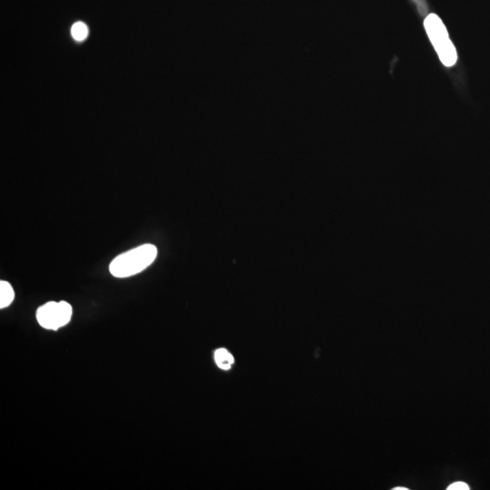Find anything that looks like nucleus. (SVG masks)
Listing matches in <instances>:
<instances>
[{
	"label": "nucleus",
	"instance_id": "obj_1",
	"mask_svg": "<svg viewBox=\"0 0 490 490\" xmlns=\"http://www.w3.org/2000/svg\"><path fill=\"white\" fill-rule=\"evenodd\" d=\"M156 256V246L146 243L114 258L109 265V271L116 278L134 276L148 268Z\"/></svg>",
	"mask_w": 490,
	"mask_h": 490
},
{
	"label": "nucleus",
	"instance_id": "obj_2",
	"mask_svg": "<svg viewBox=\"0 0 490 490\" xmlns=\"http://www.w3.org/2000/svg\"><path fill=\"white\" fill-rule=\"evenodd\" d=\"M424 25L442 64L446 67L454 65L458 59L457 51L441 19L435 14H431L427 17Z\"/></svg>",
	"mask_w": 490,
	"mask_h": 490
},
{
	"label": "nucleus",
	"instance_id": "obj_3",
	"mask_svg": "<svg viewBox=\"0 0 490 490\" xmlns=\"http://www.w3.org/2000/svg\"><path fill=\"white\" fill-rule=\"evenodd\" d=\"M72 314V306L65 300L50 302L37 309V320L43 328L57 331L70 322Z\"/></svg>",
	"mask_w": 490,
	"mask_h": 490
},
{
	"label": "nucleus",
	"instance_id": "obj_4",
	"mask_svg": "<svg viewBox=\"0 0 490 490\" xmlns=\"http://www.w3.org/2000/svg\"><path fill=\"white\" fill-rule=\"evenodd\" d=\"M15 298V292L10 283L1 280L0 282V308H7L12 303Z\"/></svg>",
	"mask_w": 490,
	"mask_h": 490
},
{
	"label": "nucleus",
	"instance_id": "obj_5",
	"mask_svg": "<svg viewBox=\"0 0 490 490\" xmlns=\"http://www.w3.org/2000/svg\"><path fill=\"white\" fill-rule=\"evenodd\" d=\"M214 360L217 366L223 371H229L234 363L233 355L226 349H218L214 352Z\"/></svg>",
	"mask_w": 490,
	"mask_h": 490
},
{
	"label": "nucleus",
	"instance_id": "obj_6",
	"mask_svg": "<svg viewBox=\"0 0 490 490\" xmlns=\"http://www.w3.org/2000/svg\"><path fill=\"white\" fill-rule=\"evenodd\" d=\"M71 33H72L74 39L77 40V41H82V40L87 39L88 28L84 23L77 22L74 24Z\"/></svg>",
	"mask_w": 490,
	"mask_h": 490
},
{
	"label": "nucleus",
	"instance_id": "obj_7",
	"mask_svg": "<svg viewBox=\"0 0 490 490\" xmlns=\"http://www.w3.org/2000/svg\"><path fill=\"white\" fill-rule=\"evenodd\" d=\"M468 484L462 482V481H458V482H455L451 484L447 490H469Z\"/></svg>",
	"mask_w": 490,
	"mask_h": 490
},
{
	"label": "nucleus",
	"instance_id": "obj_8",
	"mask_svg": "<svg viewBox=\"0 0 490 490\" xmlns=\"http://www.w3.org/2000/svg\"><path fill=\"white\" fill-rule=\"evenodd\" d=\"M392 490H409V489L401 488V487H397V488L392 489Z\"/></svg>",
	"mask_w": 490,
	"mask_h": 490
}]
</instances>
